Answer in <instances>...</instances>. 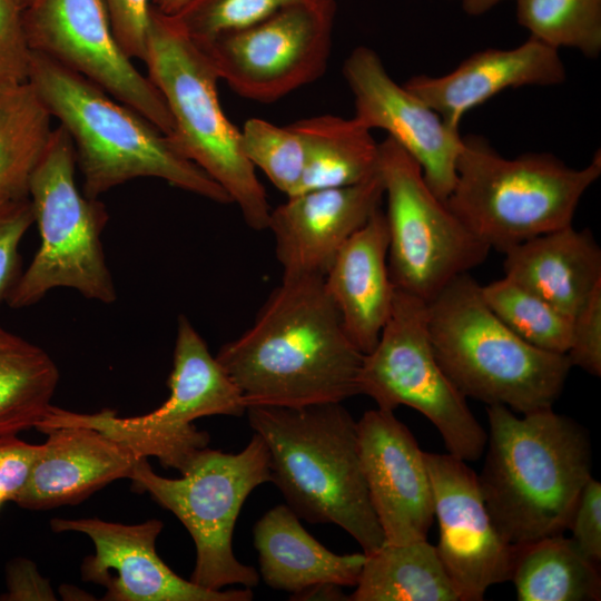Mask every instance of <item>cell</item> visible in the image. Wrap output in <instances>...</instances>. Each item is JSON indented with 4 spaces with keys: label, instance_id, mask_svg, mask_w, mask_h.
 <instances>
[{
    "label": "cell",
    "instance_id": "obj_1",
    "mask_svg": "<svg viewBox=\"0 0 601 601\" xmlns=\"http://www.w3.org/2000/svg\"><path fill=\"white\" fill-rule=\"evenodd\" d=\"M363 357L318 276L283 278L253 325L216 354L246 407L342 403L359 394Z\"/></svg>",
    "mask_w": 601,
    "mask_h": 601
},
{
    "label": "cell",
    "instance_id": "obj_2",
    "mask_svg": "<svg viewBox=\"0 0 601 601\" xmlns=\"http://www.w3.org/2000/svg\"><path fill=\"white\" fill-rule=\"evenodd\" d=\"M489 433L477 481L503 540L520 545L568 530L592 477L585 428L552 407L518 416L487 405Z\"/></svg>",
    "mask_w": 601,
    "mask_h": 601
},
{
    "label": "cell",
    "instance_id": "obj_3",
    "mask_svg": "<svg viewBox=\"0 0 601 601\" xmlns=\"http://www.w3.org/2000/svg\"><path fill=\"white\" fill-rule=\"evenodd\" d=\"M28 82L69 135L87 197L154 177L218 204L231 203L171 136L83 76L31 51Z\"/></svg>",
    "mask_w": 601,
    "mask_h": 601
},
{
    "label": "cell",
    "instance_id": "obj_4",
    "mask_svg": "<svg viewBox=\"0 0 601 601\" xmlns=\"http://www.w3.org/2000/svg\"><path fill=\"white\" fill-rule=\"evenodd\" d=\"M245 413L268 449L270 482L298 518L338 525L365 554L384 544L361 465L357 423L342 403L255 405Z\"/></svg>",
    "mask_w": 601,
    "mask_h": 601
},
{
    "label": "cell",
    "instance_id": "obj_5",
    "mask_svg": "<svg viewBox=\"0 0 601 601\" xmlns=\"http://www.w3.org/2000/svg\"><path fill=\"white\" fill-rule=\"evenodd\" d=\"M427 326L440 365L466 398L516 414L553 407L572 367L565 354L536 348L513 333L470 273L427 303Z\"/></svg>",
    "mask_w": 601,
    "mask_h": 601
},
{
    "label": "cell",
    "instance_id": "obj_6",
    "mask_svg": "<svg viewBox=\"0 0 601 601\" xmlns=\"http://www.w3.org/2000/svg\"><path fill=\"white\" fill-rule=\"evenodd\" d=\"M600 176V150L587 166L573 168L546 152L505 158L485 138L470 135L463 137L445 203L472 234L503 253L572 225L582 196Z\"/></svg>",
    "mask_w": 601,
    "mask_h": 601
},
{
    "label": "cell",
    "instance_id": "obj_7",
    "mask_svg": "<svg viewBox=\"0 0 601 601\" xmlns=\"http://www.w3.org/2000/svg\"><path fill=\"white\" fill-rule=\"evenodd\" d=\"M144 62L169 110L171 137L181 152L223 187L252 229H267L272 207L243 151L240 129L220 106L217 71L175 17L152 6Z\"/></svg>",
    "mask_w": 601,
    "mask_h": 601
},
{
    "label": "cell",
    "instance_id": "obj_8",
    "mask_svg": "<svg viewBox=\"0 0 601 601\" xmlns=\"http://www.w3.org/2000/svg\"><path fill=\"white\" fill-rule=\"evenodd\" d=\"M76 164L72 141L59 125L30 180L40 246L7 299L13 309L38 303L57 287L105 304L117 298L101 244L109 215L98 198L78 189Z\"/></svg>",
    "mask_w": 601,
    "mask_h": 601
},
{
    "label": "cell",
    "instance_id": "obj_9",
    "mask_svg": "<svg viewBox=\"0 0 601 601\" xmlns=\"http://www.w3.org/2000/svg\"><path fill=\"white\" fill-rule=\"evenodd\" d=\"M179 479L156 474L146 457L139 459L129 480L132 489L147 492L187 529L196 546L189 580L208 590L239 584L254 588L259 573L240 563L233 551L236 520L248 495L270 482L269 453L255 433L239 453L205 447Z\"/></svg>",
    "mask_w": 601,
    "mask_h": 601
},
{
    "label": "cell",
    "instance_id": "obj_10",
    "mask_svg": "<svg viewBox=\"0 0 601 601\" xmlns=\"http://www.w3.org/2000/svg\"><path fill=\"white\" fill-rule=\"evenodd\" d=\"M167 385L169 397L155 411L135 417H118L104 408L93 414L51 406L36 428L42 433L68 425L95 428L125 444L140 457L154 456L165 467L183 473L195 455L207 447L210 436L194 421L204 416H242V392L208 351L189 319L180 315Z\"/></svg>",
    "mask_w": 601,
    "mask_h": 601
},
{
    "label": "cell",
    "instance_id": "obj_11",
    "mask_svg": "<svg viewBox=\"0 0 601 601\" xmlns=\"http://www.w3.org/2000/svg\"><path fill=\"white\" fill-rule=\"evenodd\" d=\"M358 392L382 410L405 405L420 412L453 456L473 462L485 451L487 432L435 356L423 299L395 288L378 341L364 354Z\"/></svg>",
    "mask_w": 601,
    "mask_h": 601
},
{
    "label": "cell",
    "instance_id": "obj_12",
    "mask_svg": "<svg viewBox=\"0 0 601 601\" xmlns=\"http://www.w3.org/2000/svg\"><path fill=\"white\" fill-rule=\"evenodd\" d=\"M378 174L387 208V265L396 289L428 303L491 248L427 185L421 166L397 142H380Z\"/></svg>",
    "mask_w": 601,
    "mask_h": 601
},
{
    "label": "cell",
    "instance_id": "obj_13",
    "mask_svg": "<svg viewBox=\"0 0 601 601\" xmlns=\"http://www.w3.org/2000/svg\"><path fill=\"white\" fill-rule=\"evenodd\" d=\"M336 1L296 4L240 30L197 42L238 96L272 104L327 69Z\"/></svg>",
    "mask_w": 601,
    "mask_h": 601
},
{
    "label": "cell",
    "instance_id": "obj_14",
    "mask_svg": "<svg viewBox=\"0 0 601 601\" xmlns=\"http://www.w3.org/2000/svg\"><path fill=\"white\" fill-rule=\"evenodd\" d=\"M22 17L31 51L83 76L173 136L162 96L119 45L104 0H36Z\"/></svg>",
    "mask_w": 601,
    "mask_h": 601
},
{
    "label": "cell",
    "instance_id": "obj_15",
    "mask_svg": "<svg viewBox=\"0 0 601 601\" xmlns=\"http://www.w3.org/2000/svg\"><path fill=\"white\" fill-rule=\"evenodd\" d=\"M437 555L459 601H480L486 590L510 580L513 545L496 530L482 496L477 474L456 456L425 452Z\"/></svg>",
    "mask_w": 601,
    "mask_h": 601
},
{
    "label": "cell",
    "instance_id": "obj_16",
    "mask_svg": "<svg viewBox=\"0 0 601 601\" xmlns=\"http://www.w3.org/2000/svg\"><path fill=\"white\" fill-rule=\"evenodd\" d=\"M343 76L353 96V117L370 130L386 131L416 160L430 188L445 201L463 145L459 129L398 85L372 48H354L344 61Z\"/></svg>",
    "mask_w": 601,
    "mask_h": 601
},
{
    "label": "cell",
    "instance_id": "obj_17",
    "mask_svg": "<svg viewBox=\"0 0 601 601\" xmlns=\"http://www.w3.org/2000/svg\"><path fill=\"white\" fill-rule=\"evenodd\" d=\"M56 533L90 538L95 553L83 559L86 582L102 585L104 601H250L252 589L208 590L176 574L158 555L156 541L164 523L150 519L124 524L98 518L52 519Z\"/></svg>",
    "mask_w": 601,
    "mask_h": 601
},
{
    "label": "cell",
    "instance_id": "obj_18",
    "mask_svg": "<svg viewBox=\"0 0 601 601\" xmlns=\"http://www.w3.org/2000/svg\"><path fill=\"white\" fill-rule=\"evenodd\" d=\"M356 423L361 465L385 542L427 540L434 501L425 452L394 411L370 410Z\"/></svg>",
    "mask_w": 601,
    "mask_h": 601
},
{
    "label": "cell",
    "instance_id": "obj_19",
    "mask_svg": "<svg viewBox=\"0 0 601 601\" xmlns=\"http://www.w3.org/2000/svg\"><path fill=\"white\" fill-rule=\"evenodd\" d=\"M381 176L349 186L304 191L272 208L267 229L283 278L324 277L343 245L378 209Z\"/></svg>",
    "mask_w": 601,
    "mask_h": 601
},
{
    "label": "cell",
    "instance_id": "obj_20",
    "mask_svg": "<svg viewBox=\"0 0 601 601\" xmlns=\"http://www.w3.org/2000/svg\"><path fill=\"white\" fill-rule=\"evenodd\" d=\"M565 78L559 50L530 37L511 49L476 51L449 73L416 75L403 86L459 129L467 111L506 89L556 86Z\"/></svg>",
    "mask_w": 601,
    "mask_h": 601
},
{
    "label": "cell",
    "instance_id": "obj_21",
    "mask_svg": "<svg viewBox=\"0 0 601 601\" xmlns=\"http://www.w3.org/2000/svg\"><path fill=\"white\" fill-rule=\"evenodd\" d=\"M47 441L13 502L27 510L73 505L107 484L130 479L141 459L125 444L87 426L47 431Z\"/></svg>",
    "mask_w": 601,
    "mask_h": 601
},
{
    "label": "cell",
    "instance_id": "obj_22",
    "mask_svg": "<svg viewBox=\"0 0 601 601\" xmlns=\"http://www.w3.org/2000/svg\"><path fill=\"white\" fill-rule=\"evenodd\" d=\"M388 230L380 207L343 245L323 277L344 329L363 354L376 345L395 287L387 265Z\"/></svg>",
    "mask_w": 601,
    "mask_h": 601
},
{
    "label": "cell",
    "instance_id": "obj_23",
    "mask_svg": "<svg viewBox=\"0 0 601 601\" xmlns=\"http://www.w3.org/2000/svg\"><path fill=\"white\" fill-rule=\"evenodd\" d=\"M504 276L538 295L570 319L601 283V249L592 234L572 225L503 252Z\"/></svg>",
    "mask_w": 601,
    "mask_h": 601
},
{
    "label": "cell",
    "instance_id": "obj_24",
    "mask_svg": "<svg viewBox=\"0 0 601 601\" xmlns=\"http://www.w3.org/2000/svg\"><path fill=\"white\" fill-rule=\"evenodd\" d=\"M259 577L274 590L302 599L322 585L355 587L365 553L336 554L315 540L286 504L268 510L254 526Z\"/></svg>",
    "mask_w": 601,
    "mask_h": 601
},
{
    "label": "cell",
    "instance_id": "obj_25",
    "mask_svg": "<svg viewBox=\"0 0 601 601\" xmlns=\"http://www.w3.org/2000/svg\"><path fill=\"white\" fill-rule=\"evenodd\" d=\"M290 125L305 150L304 171L295 195L354 185L377 173L380 144L355 117L319 115Z\"/></svg>",
    "mask_w": 601,
    "mask_h": 601
},
{
    "label": "cell",
    "instance_id": "obj_26",
    "mask_svg": "<svg viewBox=\"0 0 601 601\" xmlns=\"http://www.w3.org/2000/svg\"><path fill=\"white\" fill-rule=\"evenodd\" d=\"M348 600L459 601V597L435 545L423 540L404 544L384 542L365 554Z\"/></svg>",
    "mask_w": 601,
    "mask_h": 601
},
{
    "label": "cell",
    "instance_id": "obj_27",
    "mask_svg": "<svg viewBox=\"0 0 601 601\" xmlns=\"http://www.w3.org/2000/svg\"><path fill=\"white\" fill-rule=\"evenodd\" d=\"M510 580L519 601H597L601 597L599 565L563 534L513 545Z\"/></svg>",
    "mask_w": 601,
    "mask_h": 601
},
{
    "label": "cell",
    "instance_id": "obj_28",
    "mask_svg": "<svg viewBox=\"0 0 601 601\" xmlns=\"http://www.w3.org/2000/svg\"><path fill=\"white\" fill-rule=\"evenodd\" d=\"M51 119L28 81L0 87V209L29 198L32 174L53 131Z\"/></svg>",
    "mask_w": 601,
    "mask_h": 601
},
{
    "label": "cell",
    "instance_id": "obj_29",
    "mask_svg": "<svg viewBox=\"0 0 601 601\" xmlns=\"http://www.w3.org/2000/svg\"><path fill=\"white\" fill-rule=\"evenodd\" d=\"M59 377L46 351L0 325V436L36 428L52 405Z\"/></svg>",
    "mask_w": 601,
    "mask_h": 601
},
{
    "label": "cell",
    "instance_id": "obj_30",
    "mask_svg": "<svg viewBox=\"0 0 601 601\" xmlns=\"http://www.w3.org/2000/svg\"><path fill=\"white\" fill-rule=\"evenodd\" d=\"M491 311L519 337L536 348L566 354L573 321L524 287L503 277L481 285Z\"/></svg>",
    "mask_w": 601,
    "mask_h": 601
},
{
    "label": "cell",
    "instance_id": "obj_31",
    "mask_svg": "<svg viewBox=\"0 0 601 601\" xmlns=\"http://www.w3.org/2000/svg\"><path fill=\"white\" fill-rule=\"evenodd\" d=\"M518 23L530 37L559 50L595 59L601 52V0H515Z\"/></svg>",
    "mask_w": 601,
    "mask_h": 601
},
{
    "label": "cell",
    "instance_id": "obj_32",
    "mask_svg": "<svg viewBox=\"0 0 601 601\" xmlns=\"http://www.w3.org/2000/svg\"><path fill=\"white\" fill-rule=\"evenodd\" d=\"M243 151L286 197L296 194L302 180L305 150L296 130L260 118L247 119L240 129Z\"/></svg>",
    "mask_w": 601,
    "mask_h": 601
},
{
    "label": "cell",
    "instance_id": "obj_33",
    "mask_svg": "<svg viewBox=\"0 0 601 601\" xmlns=\"http://www.w3.org/2000/svg\"><path fill=\"white\" fill-rule=\"evenodd\" d=\"M335 0H187L174 14L196 41L254 26L296 4H323Z\"/></svg>",
    "mask_w": 601,
    "mask_h": 601
},
{
    "label": "cell",
    "instance_id": "obj_34",
    "mask_svg": "<svg viewBox=\"0 0 601 601\" xmlns=\"http://www.w3.org/2000/svg\"><path fill=\"white\" fill-rule=\"evenodd\" d=\"M30 56L22 10L13 0H0V87L28 81Z\"/></svg>",
    "mask_w": 601,
    "mask_h": 601
},
{
    "label": "cell",
    "instance_id": "obj_35",
    "mask_svg": "<svg viewBox=\"0 0 601 601\" xmlns=\"http://www.w3.org/2000/svg\"><path fill=\"white\" fill-rule=\"evenodd\" d=\"M32 223L29 198L0 209V305L7 302L21 276L19 245Z\"/></svg>",
    "mask_w": 601,
    "mask_h": 601
},
{
    "label": "cell",
    "instance_id": "obj_36",
    "mask_svg": "<svg viewBox=\"0 0 601 601\" xmlns=\"http://www.w3.org/2000/svg\"><path fill=\"white\" fill-rule=\"evenodd\" d=\"M572 366L601 375V283L573 318L572 338L565 354Z\"/></svg>",
    "mask_w": 601,
    "mask_h": 601
},
{
    "label": "cell",
    "instance_id": "obj_37",
    "mask_svg": "<svg viewBox=\"0 0 601 601\" xmlns=\"http://www.w3.org/2000/svg\"><path fill=\"white\" fill-rule=\"evenodd\" d=\"M568 530L580 552L597 565L601 563V483L591 477L581 491Z\"/></svg>",
    "mask_w": 601,
    "mask_h": 601
},
{
    "label": "cell",
    "instance_id": "obj_38",
    "mask_svg": "<svg viewBox=\"0 0 601 601\" xmlns=\"http://www.w3.org/2000/svg\"><path fill=\"white\" fill-rule=\"evenodd\" d=\"M110 23L124 51L145 60L149 24V0H104Z\"/></svg>",
    "mask_w": 601,
    "mask_h": 601
},
{
    "label": "cell",
    "instance_id": "obj_39",
    "mask_svg": "<svg viewBox=\"0 0 601 601\" xmlns=\"http://www.w3.org/2000/svg\"><path fill=\"white\" fill-rule=\"evenodd\" d=\"M41 444H30L17 435L0 436V508L13 502L24 485Z\"/></svg>",
    "mask_w": 601,
    "mask_h": 601
},
{
    "label": "cell",
    "instance_id": "obj_40",
    "mask_svg": "<svg viewBox=\"0 0 601 601\" xmlns=\"http://www.w3.org/2000/svg\"><path fill=\"white\" fill-rule=\"evenodd\" d=\"M4 601L56 600L52 588L30 560H12L7 566V592Z\"/></svg>",
    "mask_w": 601,
    "mask_h": 601
},
{
    "label": "cell",
    "instance_id": "obj_41",
    "mask_svg": "<svg viewBox=\"0 0 601 601\" xmlns=\"http://www.w3.org/2000/svg\"><path fill=\"white\" fill-rule=\"evenodd\" d=\"M463 10L470 16H481L504 0H461Z\"/></svg>",
    "mask_w": 601,
    "mask_h": 601
},
{
    "label": "cell",
    "instance_id": "obj_42",
    "mask_svg": "<svg viewBox=\"0 0 601 601\" xmlns=\"http://www.w3.org/2000/svg\"><path fill=\"white\" fill-rule=\"evenodd\" d=\"M187 0H151V6L166 14L176 13Z\"/></svg>",
    "mask_w": 601,
    "mask_h": 601
},
{
    "label": "cell",
    "instance_id": "obj_43",
    "mask_svg": "<svg viewBox=\"0 0 601 601\" xmlns=\"http://www.w3.org/2000/svg\"><path fill=\"white\" fill-rule=\"evenodd\" d=\"M36 0H13V2L23 11L29 8Z\"/></svg>",
    "mask_w": 601,
    "mask_h": 601
}]
</instances>
